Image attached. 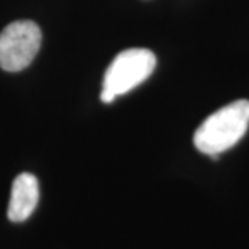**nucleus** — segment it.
Segmentation results:
<instances>
[{
  "label": "nucleus",
  "instance_id": "f257e3e1",
  "mask_svg": "<svg viewBox=\"0 0 249 249\" xmlns=\"http://www.w3.org/2000/svg\"><path fill=\"white\" fill-rule=\"evenodd\" d=\"M248 126L249 101L237 100L217 109L199 124L194 134V144L202 154L217 157L240 142Z\"/></svg>",
  "mask_w": 249,
  "mask_h": 249
},
{
  "label": "nucleus",
  "instance_id": "f03ea898",
  "mask_svg": "<svg viewBox=\"0 0 249 249\" xmlns=\"http://www.w3.org/2000/svg\"><path fill=\"white\" fill-rule=\"evenodd\" d=\"M157 58L147 49H127L116 55L104 73L101 101L109 104L116 97L147 80L155 70Z\"/></svg>",
  "mask_w": 249,
  "mask_h": 249
},
{
  "label": "nucleus",
  "instance_id": "7ed1b4c3",
  "mask_svg": "<svg viewBox=\"0 0 249 249\" xmlns=\"http://www.w3.org/2000/svg\"><path fill=\"white\" fill-rule=\"evenodd\" d=\"M42 43L40 28L34 21H14L0 32V68L19 72L34 61Z\"/></svg>",
  "mask_w": 249,
  "mask_h": 249
},
{
  "label": "nucleus",
  "instance_id": "20e7f679",
  "mask_svg": "<svg viewBox=\"0 0 249 249\" xmlns=\"http://www.w3.org/2000/svg\"><path fill=\"white\" fill-rule=\"evenodd\" d=\"M39 201V183L31 173H21L13 181L7 216L11 222H25L31 217Z\"/></svg>",
  "mask_w": 249,
  "mask_h": 249
}]
</instances>
